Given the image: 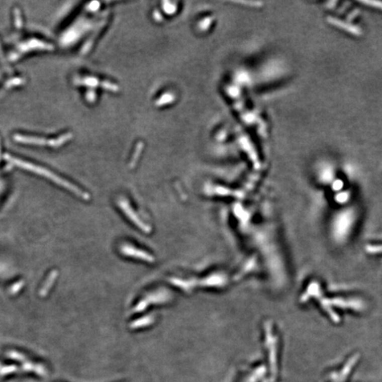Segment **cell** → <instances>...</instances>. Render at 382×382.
<instances>
[{
    "label": "cell",
    "instance_id": "cell-1",
    "mask_svg": "<svg viewBox=\"0 0 382 382\" xmlns=\"http://www.w3.org/2000/svg\"><path fill=\"white\" fill-rule=\"evenodd\" d=\"M14 139L18 142V143H28V144H36V145H58L59 142H63V137L59 140H45L40 137H35V136H22V135H17L14 136Z\"/></svg>",
    "mask_w": 382,
    "mask_h": 382
}]
</instances>
